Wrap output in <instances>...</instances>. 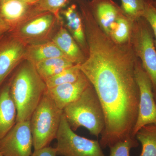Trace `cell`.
Masks as SVG:
<instances>
[{"mask_svg":"<svg viewBox=\"0 0 156 156\" xmlns=\"http://www.w3.org/2000/svg\"><path fill=\"white\" fill-rule=\"evenodd\" d=\"M0 156H3L1 154H0Z\"/></svg>","mask_w":156,"mask_h":156,"instance_id":"obj_30","label":"cell"},{"mask_svg":"<svg viewBox=\"0 0 156 156\" xmlns=\"http://www.w3.org/2000/svg\"><path fill=\"white\" fill-rule=\"evenodd\" d=\"M89 6L99 26L108 36L111 26L122 10L111 0H94Z\"/></svg>","mask_w":156,"mask_h":156,"instance_id":"obj_15","label":"cell"},{"mask_svg":"<svg viewBox=\"0 0 156 156\" xmlns=\"http://www.w3.org/2000/svg\"><path fill=\"white\" fill-rule=\"evenodd\" d=\"M63 24L59 27L52 41L69 60L76 65H80L87 57Z\"/></svg>","mask_w":156,"mask_h":156,"instance_id":"obj_13","label":"cell"},{"mask_svg":"<svg viewBox=\"0 0 156 156\" xmlns=\"http://www.w3.org/2000/svg\"><path fill=\"white\" fill-rule=\"evenodd\" d=\"M135 73L140 95L138 116L132 132L134 137L144 126L156 125V101L152 84L139 59L136 62Z\"/></svg>","mask_w":156,"mask_h":156,"instance_id":"obj_8","label":"cell"},{"mask_svg":"<svg viewBox=\"0 0 156 156\" xmlns=\"http://www.w3.org/2000/svg\"><path fill=\"white\" fill-rule=\"evenodd\" d=\"M70 0H38L35 5L40 12L52 13L58 19L62 18L60 11Z\"/></svg>","mask_w":156,"mask_h":156,"instance_id":"obj_23","label":"cell"},{"mask_svg":"<svg viewBox=\"0 0 156 156\" xmlns=\"http://www.w3.org/2000/svg\"><path fill=\"white\" fill-rule=\"evenodd\" d=\"M85 35L88 53L78 66L102 105L105 127L99 143L101 148L110 147L133 136L139 102L135 73L138 58L130 42L117 44L97 23L88 24Z\"/></svg>","mask_w":156,"mask_h":156,"instance_id":"obj_1","label":"cell"},{"mask_svg":"<svg viewBox=\"0 0 156 156\" xmlns=\"http://www.w3.org/2000/svg\"><path fill=\"white\" fill-rule=\"evenodd\" d=\"M62 23V18L58 19L50 12H42L8 33L27 46L52 41Z\"/></svg>","mask_w":156,"mask_h":156,"instance_id":"obj_5","label":"cell"},{"mask_svg":"<svg viewBox=\"0 0 156 156\" xmlns=\"http://www.w3.org/2000/svg\"><path fill=\"white\" fill-rule=\"evenodd\" d=\"M135 137L142 146L139 156H156V125L144 126L136 132Z\"/></svg>","mask_w":156,"mask_h":156,"instance_id":"obj_20","label":"cell"},{"mask_svg":"<svg viewBox=\"0 0 156 156\" xmlns=\"http://www.w3.org/2000/svg\"><path fill=\"white\" fill-rule=\"evenodd\" d=\"M10 30V27L4 21L0 11V38L4 36L5 34L9 32Z\"/></svg>","mask_w":156,"mask_h":156,"instance_id":"obj_27","label":"cell"},{"mask_svg":"<svg viewBox=\"0 0 156 156\" xmlns=\"http://www.w3.org/2000/svg\"><path fill=\"white\" fill-rule=\"evenodd\" d=\"M20 1L25 2L29 3V4L35 5L38 2V0H20Z\"/></svg>","mask_w":156,"mask_h":156,"instance_id":"obj_28","label":"cell"},{"mask_svg":"<svg viewBox=\"0 0 156 156\" xmlns=\"http://www.w3.org/2000/svg\"><path fill=\"white\" fill-rule=\"evenodd\" d=\"M56 139L57 141L56 147L57 155L105 156L99 142L76 134L63 114Z\"/></svg>","mask_w":156,"mask_h":156,"instance_id":"obj_7","label":"cell"},{"mask_svg":"<svg viewBox=\"0 0 156 156\" xmlns=\"http://www.w3.org/2000/svg\"><path fill=\"white\" fill-rule=\"evenodd\" d=\"M16 106L10 94L9 83L0 89V140L17 122Z\"/></svg>","mask_w":156,"mask_h":156,"instance_id":"obj_14","label":"cell"},{"mask_svg":"<svg viewBox=\"0 0 156 156\" xmlns=\"http://www.w3.org/2000/svg\"><path fill=\"white\" fill-rule=\"evenodd\" d=\"M54 57L67 58L57 46L52 41H50L27 45L24 60L30 62L35 65L40 62Z\"/></svg>","mask_w":156,"mask_h":156,"instance_id":"obj_17","label":"cell"},{"mask_svg":"<svg viewBox=\"0 0 156 156\" xmlns=\"http://www.w3.org/2000/svg\"><path fill=\"white\" fill-rule=\"evenodd\" d=\"M56 147L47 146L37 150H34L31 156H56Z\"/></svg>","mask_w":156,"mask_h":156,"instance_id":"obj_26","label":"cell"},{"mask_svg":"<svg viewBox=\"0 0 156 156\" xmlns=\"http://www.w3.org/2000/svg\"><path fill=\"white\" fill-rule=\"evenodd\" d=\"M62 115L46 92L30 120L34 150L49 146L56 139Z\"/></svg>","mask_w":156,"mask_h":156,"instance_id":"obj_4","label":"cell"},{"mask_svg":"<svg viewBox=\"0 0 156 156\" xmlns=\"http://www.w3.org/2000/svg\"><path fill=\"white\" fill-rule=\"evenodd\" d=\"M138 146V140L136 137L130 136L110 147L108 156H130L131 149Z\"/></svg>","mask_w":156,"mask_h":156,"instance_id":"obj_24","label":"cell"},{"mask_svg":"<svg viewBox=\"0 0 156 156\" xmlns=\"http://www.w3.org/2000/svg\"><path fill=\"white\" fill-rule=\"evenodd\" d=\"M33 146L30 121L17 122L0 140V154L3 156H31Z\"/></svg>","mask_w":156,"mask_h":156,"instance_id":"obj_9","label":"cell"},{"mask_svg":"<svg viewBox=\"0 0 156 156\" xmlns=\"http://www.w3.org/2000/svg\"><path fill=\"white\" fill-rule=\"evenodd\" d=\"M82 74V72L77 65L66 69L57 74L48 78L44 82L47 89H50L75 82L80 77Z\"/></svg>","mask_w":156,"mask_h":156,"instance_id":"obj_21","label":"cell"},{"mask_svg":"<svg viewBox=\"0 0 156 156\" xmlns=\"http://www.w3.org/2000/svg\"><path fill=\"white\" fill-rule=\"evenodd\" d=\"M121 10L128 19L134 22L142 17L144 10V0H121Z\"/></svg>","mask_w":156,"mask_h":156,"instance_id":"obj_22","label":"cell"},{"mask_svg":"<svg viewBox=\"0 0 156 156\" xmlns=\"http://www.w3.org/2000/svg\"><path fill=\"white\" fill-rule=\"evenodd\" d=\"M152 2L156 9V0H152Z\"/></svg>","mask_w":156,"mask_h":156,"instance_id":"obj_29","label":"cell"},{"mask_svg":"<svg viewBox=\"0 0 156 156\" xmlns=\"http://www.w3.org/2000/svg\"><path fill=\"white\" fill-rule=\"evenodd\" d=\"M90 84L87 78L82 73L76 81L47 89L46 93L52 98L57 107L63 110L66 106L80 97Z\"/></svg>","mask_w":156,"mask_h":156,"instance_id":"obj_12","label":"cell"},{"mask_svg":"<svg viewBox=\"0 0 156 156\" xmlns=\"http://www.w3.org/2000/svg\"><path fill=\"white\" fill-rule=\"evenodd\" d=\"M67 122L73 131L84 127L91 135L98 137L105 127L103 108L95 89L91 84L80 97L63 109Z\"/></svg>","mask_w":156,"mask_h":156,"instance_id":"obj_3","label":"cell"},{"mask_svg":"<svg viewBox=\"0 0 156 156\" xmlns=\"http://www.w3.org/2000/svg\"><path fill=\"white\" fill-rule=\"evenodd\" d=\"M27 46L10 34L0 38V87L11 72L24 61Z\"/></svg>","mask_w":156,"mask_h":156,"instance_id":"obj_10","label":"cell"},{"mask_svg":"<svg viewBox=\"0 0 156 156\" xmlns=\"http://www.w3.org/2000/svg\"><path fill=\"white\" fill-rule=\"evenodd\" d=\"M76 65L64 57H54L45 59L35 65L39 74L44 81L68 68Z\"/></svg>","mask_w":156,"mask_h":156,"instance_id":"obj_18","label":"cell"},{"mask_svg":"<svg viewBox=\"0 0 156 156\" xmlns=\"http://www.w3.org/2000/svg\"><path fill=\"white\" fill-rule=\"evenodd\" d=\"M10 94L17 109V122L30 121L47 90L44 81L31 62L19 65L9 82Z\"/></svg>","mask_w":156,"mask_h":156,"instance_id":"obj_2","label":"cell"},{"mask_svg":"<svg viewBox=\"0 0 156 156\" xmlns=\"http://www.w3.org/2000/svg\"><path fill=\"white\" fill-rule=\"evenodd\" d=\"M150 27L145 20L133 23L130 43L150 78L156 101V48Z\"/></svg>","mask_w":156,"mask_h":156,"instance_id":"obj_6","label":"cell"},{"mask_svg":"<svg viewBox=\"0 0 156 156\" xmlns=\"http://www.w3.org/2000/svg\"><path fill=\"white\" fill-rule=\"evenodd\" d=\"M0 11L10 30L40 12L35 5L20 0H0Z\"/></svg>","mask_w":156,"mask_h":156,"instance_id":"obj_11","label":"cell"},{"mask_svg":"<svg viewBox=\"0 0 156 156\" xmlns=\"http://www.w3.org/2000/svg\"><path fill=\"white\" fill-rule=\"evenodd\" d=\"M60 13V15L65 17L69 32L87 57L88 49L83 23L81 14L77 11L76 5L73 4L66 9L62 10Z\"/></svg>","mask_w":156,"mask_h":156,"instance_id":"obj_16","label":"cell"},{"mask_svg":"<svg viewBox=\"0 0 156 156\" xmlns=\"http://www.w3.org/2000/svg\"><path fill=\"white\" fill-rule=\"evenodd\" d=\"M133 23L122 12L111 26L109 36L117 44L129 43Z\"/></svg>","mask_w":156,"mask_h":156,"instance_id":"obj_19","label":"cell"},{"mask_svg":"<svg viewBox=\"0 0 156 156\" xmlns=\"http://www.w3.org/2000/svg\"><path fill=\"white\" fill-rule=\"evenodd\" d=\"M144 10L142 17L145 20L153 31L156 48V9L153 5L152 0H144Z\"/></svg>","mask_w":156,"mask_h":156,"instance_id":"obj_25","label":"cell"}]
</instances>
